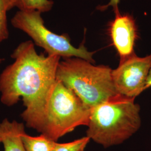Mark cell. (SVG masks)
Instances as JSON below:
<instances>
[{
	"mask_svg": "<svg viewBox=\"0 0 151 151\" xmlns=\"http://www.w3.org/2000/svg\"><path fill=\"white\" fill-rule=\"evenodd\" d=\"M11 57L14 63L0 75L1 101L11 106L22 98L25 107L22 119L27 127L41 133L60 57L38 54L32 40L20 44Z\"/></svg>",
	"mask_w": 151,
	"mask_h": 151,
	"instance_id": "6da1fadb",
	"label": "cell"
},
{
	"mask_svg": "<svg viewBox=\"0 0 151 151\" xmlns=\"http://www.w3.org/2000/svg\"><path fill=\"white\" fill-rule=\"evenodd\" d=\"M134 100L117 94L92 109L87 137L105 148L129 138L141 125L140 106Z\"/></svg>",
	"mask_w": 151,
	"mask_h": 151,
	"instance_id": "7a4b0ae2",
	"label": "cell"
},
{
	"mask_svg": "<svg viewBox=\"0 0 151 151\" xmlns=\"http://www.w3.org/2000/svg\"><path fill=\"white\" fill-rule=\"evenodd\" d=\"M112 70L108 66L95 65L80 58H67L60 60L56 80L92 109L118 94L112 78Z\"/></svg>",
	"mask_w": 151,
	"mask_h": 151,
	"instance_id": "3957f363",
	"label": "cell"
},
{
	"mask_svg": "<svg viewBox=\"0 0 151 151\" xmlns=\"http://www.w3.org/2000/svg\"><path fill=\"white\" fill-rule=\"evenodd\" d=\"M91 109L60 81H56L49 99L41 134L57 142L80 125L88 126Z\"/></svg>",
	"mask_w": 151,
	"mask_h": 151,
	"instance_id": "277c9868",
	"label": "cell"
},
{
	"mask_svg": "<svg viewBox=\"0 0 151 151\" xmlns=\"http://www.w3.org/2000/svg\"><path fill=\"white\" fill-rule=\"evenodd\" d=\"M41 14L35 10H19L11 19V24L26 33L34 44L44 49L48 55L64 58L77 57L95 63L94 52H89L83 44L76 48L67 35H58L49 30Z\"/></svg>",
	"mask_w": 151,
	"mask_h": 151,
	"instance_id": "5b68a950",
	"label": "cell"
},
{
	"mask_svg": "<svg viewBox=\"0 0 151 151\" xmlns=\"http://www.w3.org/2000/svg\"><path fill=\"white\" fill-rule=\"evenodd\" d=\"M151 68V54L139 57L134 54L112 70V78L118 94L135 99L146 90V81Z\"/></svg>",
	"mask_w": 151,
	"mask_h": 151,
	"instance_id": "8992f818",
	"label": "cell"
},
{
	"mask_svg": "<svg viewBox=\"0 0 151 151\" xmlns=\"http://www.w3.org/2000/svg\"><path fill=\"white\" fill-rule=\"evenodd\" d=\"M115 18L109 24L108 32L120 57V63L135 54L134 47L138 38L133 17L129 14L115 11Z\"/></svg>",
	"mask_w": 151,
	"mask_h": 151,
	"instance_id": "52a82bcc",
	"label": "cell"
},
{
	"mask_svg": "<svg viewBox=\"0 0 151 151\" xmlns=\"http://www.w3.org/2000/svg\"><path fill=\"white\" fill-rule=\"evenodd\" d=\"M25 132L23 123L4 119L0 123V140L4 151H26L22 137Z\"/></svg>",
	"mask_w": 151,
	"mask_h": 151,
	"instance_id": "ba28073f",
	"label": "cell"
},
{
	"mask_svg": "<svg viewBox=\"0 0 151 151\" xmlns=\"http://www.w3.org/2000/svg\"><path fill=\"white\" fill-rule=\"evenodd\" d=\"M22 137L26 151H52L56 142L42 134L32 137L25 132Z\"/></svg>",
	"mask_w": 151,
	"mask_h": 151,
	"instance_id": "9c48e42d",
	"label": "cell"
},
{
	"mask_svg": "<svg viewBox=\"0 0 151 151\" xmlns=\"http://www.w3.org/2000/svg\"><path fill=\"white\" fill-rule=\"evenodd\" d=\"M53 4L51 0H14V7L19 10H35L42 13L50 11Z\"/></svg>",
	"mask_w": 151,
	"mask_h": 151,
	"instance_id": "30bf717a",
	"label": "cell"
},
{
	"mask_svg": "<svg viewBox=\"0 0 151 151\" xmlns=\"http://www.w3.org/2000/svg\"><path fill=\"white\" fill-rule=\"evenodd\" d=\"M14 7V0H0V43L9 38L7 12Z\"/></svg>",
	"mask_w": 151,
	"mask_h": 151,
	"instance_id": "8fae6325",
	"label": "cell"
},
{
	"mask_svg": "<svg viewBox=\"0 0 151 151\" xmlns=\"http://www.w3.org/2000/svg\"><path fill=\"white\" fill-rule=\"evenodd\" d=\"M90 140L86 136L68 143H59L56 142L52 151H83Z\"/></svg>",
	"mask_w": 151,
	"mask_h": 151,
	"instance_id": "7c38bea8",
	"label": "cell"
},
{
	"mask_svg": "<svg viewBox=\"0 0 151 151\" xmlns=\"http://www.w3.org/2000/svg\"><path fill=\"white\" fill-rule=\"evenodd\" d=\"M120 1V0H110V2L108 3L107 5L100 6L99 9V10H104L108 7L112 6L113 8V10L114 11V12L118 11V10H119L118 4H119Z\"/></svg>",
	"mask_w": 151,
	"mask_h": 151,
	"instance_id": "4fadbf2b",
	"label": "cell"
},
{
	"mask_svg": "<svg viewBox=\"0 0 151 151\" xmlns=\"http://www.w3.org/2000/svg\"><path fill=\"white\" fill-rule=\"evenodd\" d=\"M150 87H151V68L150 70V72H149V74H148V77H147V78L146 88L147 89L148 88H149Z\"/></svg>",
	"mask_w": 151,
	"mask_h": 151,
	"instance_id": "5bb4252c",
	"label": "cell"
},
{
	"mask_svg": "<svg viewBox=\"0 0 151 151\" xmlns=\"http://www.w3.org/2000/svg\"><path fill=\"white\" fill-rule=\"evenodd\" d=\"M3 60H4V59H3V58H0V65H1V63L3 62Z\"/></svg>",
	"mask_w": 151,
	"mask_h": 151,
	"instance_id": "9a60e30c",
	"label": "cell"
},
{
	"mask_svg": "<svg viewBox=\"0 0 151 151\" xmlns=\"http://www.w3.org/2000/svg\"><path fill=\"white\" fill-rule=\"evenodd\" d=\"M0 143H1V140H0Z\"/></svg>",
	"mask_w": 151,
	"mask_h": 151,
	"instance_id": "2e32d148",
	"label": "cell"
}]
</instances>
